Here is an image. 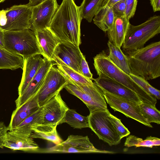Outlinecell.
Returning a JSON list of instances; mask_svg holds the SVG:
<instances>
[{"label":"cell","instance_id":"2e32d148","mask_svg":"<svg viewBox=\"0 0 160 160\" xmlns=\"http://www.w3.org/2000/svg\"><path fill=\"white\" fill-rule=\"evenodd\" d=\"M55 64L52 60L45 59L23 92L15 100L16 108L21 105L38 93L49 70Z\"/></svg>","mask_w":160,"mask_h":160},{"label":"cell","instance_id":"5bb4252c","mask_svg":"<svg viewBox=\"0 0 160 160\" xmlns=\"http://www.w3.org/2000/svg\"><path fill=\"white\" fill-rule=\"evenodd\" d=\"M42 123L60 124L69 109L62 99L60 93L52 98L42 106Z\"/></svg>","mask_w":160,"mask_h":160},{"label":"cell","instance_id":"f1b7e54d","mask_svg":"<svg viewBox=\"0 0 160 160\" xmlns=\"http://www.w3.org/2000/svg\"><path fill=\"white\" fill-rule=\"evenodd\" d=\"M57 67L66 78L69 83L87 85H92L93 83L92 80L85 77L68 67L57 65Z\"/></svg>","mask_w":160,"mask_h":160},{"label":"cell","instance_id":"277c9868","mask_svg":"<svg viewBox=\"0 0 160 160\" xmlns=\"http://www.w3.org/2000/svg\"><path fill=\"white\" fill-rule=\"evenodd\" d=\"M160 33V16L154 15L138 25L129 23L122 45L127 54L144 47L146 42Z\"/></svg>","mask_w":160,"mask_h":160},{"label":"cell","instance_id":"83f0119b","mask_svg":"<svg viewBox=\"0 0 160 160\" xmlns=\"http://www.w3.org/2000/svg\"><path fill=\"white\" fill-rule=\"evenodd\" d=\"M63 123L68 124L74 128H89L88 115L82 116L73 109L69 108L67 110L60 124Z\"/></svg>","mask_w":160,"mask_h":160},{"label":"cell","instance_id":"8d00e7d4","mask_svg":"<svg viewBox=\"0 0 160 160\" xmlns=\"http://www.w3.org/2000/svg\"><path fill=\"white\" fill-rule=\"evenodd\" d=\"M143 139L142 138H138L134 135H130L127 138L124 146L128 148L134 146L137 148L138 144Z\"/></svg>","mask_w":160,"mask_h":160},{"label":"cell","instance_id":"7bdbcfd3","mask_svg":"<svg viewBox=\"0 0 160 160\" xmlns=\"http://www.w3.org/2000/svg\"><path fill=\"white\" fill-rule=\"evenodd\" d=\"M121 0H108L105 6H108L111 8L115 3Z\"/></svg>","mask_w":160,"mask_h":160},{"label":"cell","instance_id":"b9f144b4","mask_svg":"<svg viewBox=\"0 0 160 160\" xmlns=\"http://www.w3.org/2000/svg\"><path fill=\"white\" fill-rule=\"evenodd\" d=\"M44 0H29V2L28 4L30 6L32 7L36 6L42 2Z\"/></svg>","mask_w":160,"mask_h":160},{"label":"cell","instance_id":"7a4b0ae2","mask_svg":"<svg viewBox=\"0 0 160 160\" xmlns=\"http://www.w3.org/2000/svg\"><path fill=\"white\" fill-rule=\"evenodd\" d=\"M131 73L146 80L160 76V42L152 43L127 55Z\"/></svg>","mask_w":160,"mask_h":160},{"label":"cell","instance_id":"ba28073f","mask_svg":"<svg viewBox=\"0 0 160 160\" xmlns=\"http://www.w3.org/2000/svg\"><path fill=\"white\" fill-rule=\"evenodd\" d=\"M48 153H113L109 151L96 148L87 136L71 135L65 141L48 148L44 152Z\"/></svg>","mask_w":160,"mask_h":160},{"label":"cell","instance_id":"ac0fdd59","mask_svg":"<svg viewBox=\"0 0 160 160\" xmlns=\"http://www.w3.org/2000/svg\"><path fill=\"white\" fill-rule=\"evenodd\" d=\"M38 54L23 58V72L18 88V96H20L29 82L35 75L46 58Z\"/></svg>","mask_w":160,"mask_h":160},{"label":"cell","instance_id":"4316f807","mask_svg":"<svg viewBox=\"0 0 160 160\" xmlns=\"http://www.w3.org/2000/svg\"><path fill=\"white\" fill-rule=\"evenodd\" d=\"M108 0H83L79 6L82 19L91 22L95 15L105 6Z\"/></svg>","mask_w":160,"mask_h":160},{"label":"cell","instance_id":"3957f363","mask_svg":"<svg viewBox=\"0 0 160 160\" xmlns=\"http://www.w3.org/2000/svg\"><path fill=\"white\" fill-rule=\"evenodd\" d=\"M94 66L98 75H105L128 88L136 93L142 102L155 106L157 99L146 92L135 82L129 75L116 66L108 58L105 51L97 54L93 58Z\"/></svg>","mask_w":160,"mask_h":160},{"label":"cell","instance_id":"ab89813d","mask_svg":"<svg viewBox=\"0 0 160 160\" xmlns=\"http://www.w3.org/2000/svg\"><path fill=\"white\" fill-rule=\"evenodd\" d=\"M154 12L160 11V0H150Z\"/></svg>","mask_w":160,"mask_h":160},{"label":"cell","instance_id":"d590c367","mask_svg":"<svg viewBox=\"0 0 160 160\" xmlns=\"http://www.w3.org/2000/svg\"><path fill=\"white\" fill-rule=\"evenodd\" d=\"M80 70V73L85 77L93 80L92 74L91 72L85 58L84 56L81 61Z\"/></svg>","mask_w":160,"mask_h":160},{"label":"cell","instance_id":"836d02e7","mask_svg":"<svg viewBox=\"0 0 160 160\" xmlns=\"http://www.w3.org/2000/svg\"><path fill=\"white\" fill-rule=\"evenodd\" d=\"M115 17L125 16V0H121L115 3L111 7Z\"/></svg>","mask_w":160,"mask_h":160},{"label":"cell","instance_id":"4fadbf2b","mask_svg":"<svg viewBox=\"0 0 160 160\" xmlns=\"http://www.w3.org/2000/svg\"><path fill=\"white\" fill-rule=\"evenodd\" d=\"M59 6L57 0H44L38 4L32 6L31 29L33 31L48 28Z\"/></svg>","mask_w":160,"mask_h":160},{"label":"cell","instance_id":"1f68e13d","mask_svg":"<svg viewBox=\"0 0 160 160\" xmlns=\"http://www.w3.org/2000/svg\"><path fill=\"white\" fill-rule=\"evenodd\" d=\"M110 118L115 129L121 139L130 134V131L122 123L120 119L111 113Z\"/></svg>","mask_w":160,"mask_h":160},{"label":"cell","instance_id":"8fae6325","mask_svg":"<svg viewBox=\"0 0 160 160\" xmlns=\"http://www.w3.org/2000/svg\"><path fill=\"white\" fill-rule=\"evenodd\" d=\"M103 95L106 102L114 111L120 112L148 127H152L143 116L138 104L107 92H103Z\"/></svg>","mask_w":160,"mask_h":160},{"label":"cell","instance_id":"ee69618b","mask_svg":"<svg viewBox=\"0 0 160 160\" xmlns=\"http://www.w3.org/2000/svg\"><path fill=\"white\" fill-rule=\"evenodd\" d=\"M5 0H0V3L4 2Z\"/></svg>","mask_w":160,"mask_h":160},{"label":"cell","instance_id":"d6986e66","mask_svg":"<svg viewBox=\"0 0 160 160\" xmlns=\"http://www.w3.org/2000/svg\"><path fill=\"white\" fill-rule=\"evenodd\" d=\"M37 93L18 108L13 112L10 123L8 127V131L18 126L26 118L40 108Z\"/></svg>","mask_w":160,"mask_h":160},{"label":"cell","instance_id":"f546056e","mask_svg":"<svg viewBox=\"0 0 160 160\" xmlns=\"http://www.w3.org/2000/svg\"><path fill=\"white\" fill-rule=\"evenodd\" d=\"M141 112L144 117L149 123H160V112L155 106L142 102L138 104Z\"/></svg>","mask_w":160,"mask_h":160},{"label":"cell","instance_id":"e0dca14e","mask_svg":"<svg viewBox=\"0 0 160 160\" xmlns=\"http://www.w3.org/2000/svg\"><path fill=\"white\" fill-rule=\"evenodd\" d=\"M13 150L35 152L39 148L37 143L30 136L21 135L11 131L7 132L2 142V147Z\"/></svg>","mask_w":160,"mask_h":160},{"label":"cell","instance_id":"44dd1931","mask_svg":"<svg viewBox=\"0 0 160 160\" xmlns=\"http://www.w3.org/2000/svg\"><path fill=\"white\" fill-rule=\"evenodd\" d=\"M130 23L125 16L115 17L112 25L107 31L108 41L121 48Z\"/></svg>","mask_w":160,"mask_h":160},{"label":"cell","instance_id":"30bf717a","mask_svg":"<svg viewBox=\"0 0 160 160\" xmlns=\"http://www.w3.org/2000/svg\"><path fill=\"white\" fill-rule=\"evenodd\" d=\"M83 56L79 46L69 42H60L51 60L56 64L68 67L80 73V65Z\"/></svg>","mask_w":160,"mask_h":160},{"label":"cell","instance_id":"9a60e30c","mask_svg":"<svg viewBox=\"0 0 160 160\" xmlns=\"http://www.w3.org/2000/svg\"><path fill=\"white\" fill-rule=\"evenodd\" d=\"M98 76V78L93 80L103 92L122 97L138 104L142 102L136 93L126 86L105 75Z\"/></svg>","mask_w":160,"mask_h":160},{"label":"cell","instance_id":"6da1fadb","mask_svg":"<svg viewBox=\"0 0 160 160\" xmlns=\"http://www.w3.org/2000/svg\"><path fill=\"white\" fill-rule=\"evenodd\" d=\"M82 19L79 6L74 0H62L48 28L60 42L78 46L81 44L80 25Z\"/></svg>","mask_w":160,"mask_h":160},{"label":"cell","instance_id":"603a6c76","mask_svg":"<svg viewBox=\"0 0 160 160\" xmlns=\"http://www.w3.org/2000/svg\"><path fill=\"white\" fill-rule=\"evenodd\" d=\"M23 67L22 56L0 47V69L15 70Z\"/></svg>","mask_w":160,"mask_h":160},{"label":"cell","instance_id":"484cf974","mask_svg":"<svg viewBox=\"0 0 160 160\" xmlns=\"http://www.w3.org/2000/svg\"><path fill=\"white\" fill-rule=\"evenodd\" d=\"M115 18L112 8L105 6L95 15L92 20L95 25L106 32L112 25Z\"/></svg>","mask_w":160,"mask_h":160},{"label":"cell","instance_id":"cb8c5ba5","mask_svg":"<svg viewBox=\"0 0 160 160\" xmlns=\"http://www.w3.org/2000/svg\"><path fill=\"white\" fill-rule=\"evenodd\" d=\"M42 108L41 107L39 110L25 119L18 126L9 131L21 135L30 136L32 127L42 123Z\"/></svg>","mask_w":160,"mask_h":160},{"label":"cell","instance_id":"9c48e42d","mask_svg":"<svg viewBox=\"0 0 160 160\" xmlns=\"http://www.w3.org/2000/svg\"><path fill=\"white\" fill-rule=\"evenodd\" d=\"M68 83V80L57 67L52 66L47 73L43 83L37 93L40 107L60 93Z\"/></svg>","mask_w":160,"mask_h":160},{"label":"cell","instance_id":"d6a6232c","mask_svg":"<svg viewBox=\"0 0 160 160\" xmlns=\"http://www.w3.org/2000/svg\"><path fill=\"white\" fill-rule=\"evenodd\" d=\"M137 0H125V16L129 20L133 17L136 12Z\"/></svg>","mask_w":160,"mask_h":160},{"label":"cell","instance_id":"ffe728a7","mask_svg":"<svg viewBox=\"0 0 160 160\" xmlns=\"http://www.w3.org/2000/svg\"><path fill=\"white\" fill-rule=\"evenodd\" d=\"M33 31L37 38L41 54L44 58L51 60L55 49L60 42L48 28Z\"/></svg>","mask_w":160,"mask_h":160},{"label":"cell","instance_id":"52a82bcc","mask_svg":"<svg viewBox=\"0 0 160 160\" xmlns=\"http://www.w3.org/2000/svg\"><path fill=\"white\" fill-rule=\"evenodd\" d=\"M108 109L90 112L88 115L89 128L99 139L109 146L116 145L121 139L115 129L110 118Z\"/></svg>","mask_w":160,"mask_h":160},{"label":"cell","instance_id":"7402d4cb","mask_svg":"<svg viewBox=\"0 0 160 160\" xmlns=\"http://www.w3.org/2000/svg\"><path fill=\"white\" fill-rule=\"evenodd\" d=\"M58 125L51 123H42L33 126L30 137L33 139L40 138L49 141L55 144L63 141L58 134Z\"/></svg>","mask_w":160,"mask_h":160},{"label":"cell","instance_id":"f35d334b","mask_svg":"<svg viewBox=\"0 0 160 160\" xmlns=\"http://www.w3.org/2000/svg\"><path fill=\"white\" fill-rule=\"evenodd\" d=\"M7 21L5 10L2 9L0 11V27L1 28L5 26Z\"/></svg>","mask_w":160,"mask_h":160},{"label":"cell","instance_id":"8992f818","mask_svg":"<svg viewBox=\"0 0 160 160\" xmlns=\"http://www.w3.org/2000/svg\"><path fill=\"white\" fill-rule=\"evenodd\" d=\"M64 88L82 101L90 113L108 109L103 92L94 82L92 85L68 83Z\"/></svg>","mask_w":160,"mask_h":160},{"label":"cell","instance_id":"4dcf8cb0","mask_svg":"<svg viewBox=\"0 0 160 160\" xmlns=\"http://www.w3.org/2000/svg\"><path fill=\"white\" fill-rule=\"evenodd\" d=\"M129 75L132 79L149 94L159 100L160 91L152 86L147 80L143 78L130 73Z\"/></svg>","mask_w":160,"mask_h":160},{"label":"cell","instance_id":"5b68a950","mask_svg":"<svg viewBox=\"0 0 160 160\" xmlns=\"http://www.w3.org/2000/svg\"><path fill=\"white\" fill-rule=\"evenodd\" d=\"M30 29L4 31V48L23 58L41 54L34 32Z\"/></svg>","mask_w":160,"mask_h":160},{"label":"cell","instance_id":"60d3db41","mask_svg":"<svg viewBox=\"0 0 160 160\" xmlns=\"http://www.w3.org/2000/svg\"><path fill=\"white\" fill-rule=\"evenodd\" d=\"M4 31L0 27V47L4 48Z\"/></svg>","mask_w":160,"mask_h":160},{"label":"cell","instance_id":"d4e9b609","mask_svg":"<svg viewBox=\"0 0 160 160\" xmlns=\"http://www.w3.org/2000/svg\"><path fill=\"white\" fill-rule=\"evenodd\" d=\"M107 45L109 50L108 55L109 59L118 67L126 73H131L127 56L122 52L121 48L117 46L108 41Z\"/></svg>","mask_w":160,"mask_h":160},{"label":"cell","instance_id":"74e56055","mask_svg":"<svg viewBox=\"0 0 160 160\" xmlns=\"http://www.w3.org/2000/svg\"><path fill=\"white\" fill-rule=\"evenodd\" d=\"M8 127H6L3 122H0V148H2V141L7 132Z\"/></svg>","mask_w":160,"mask_h":160},{"label":"cell","instance_id":"e575fe53","mask_svg":"<svg viewBox=\"0 0 160 160\" xmlns=\"http://www.w3.org/2000/svg\"><path fill=\"white\" fill-rule=\"evenodd\" d=\"M160 145V139L159 138L149 136L141 141L137 147H142L152 148L154 146H159Z\"/></svg>","mask_w":160,"mask_h":160},{"label":"cell","instance_id":"7c38bea8","mask_svg":"<svg viewBox=\"0 0 160 160\" xmlns=\"http://www.w3.org/2000/svg\"><path fill=\"white\" fill-rule=\"evenodd\" d=\"M32 7L28 4L14 5L5 9L7 19L4 31L31 29Z\"/></svg>","mask_w":160,"mask_h":160}]
</instances>
